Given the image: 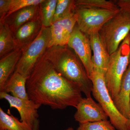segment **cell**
Instances as JSON below:
<instances>
[{"label": "cell", "mask_w": 130, "mask_h": 130, "mask_svg": "<svg viewBox=\"0 0 130 130\" xmlns=\"http://www.w3.org/2000/svg\"><path fill=\"white\" fill-rule=\"evenodd\" d=\"M26 88L30 100L53 109L76 108L83 98L80 88L64 77L46 57L35 65L27 78Z\"/></svg>", "instance_id": "cell-1"}, {"label": "cell", "mask_w": 130, "mask_h": 130, "mask_svg": "<svg viewBox=\"0 0 130 130\" xmlns=\"http://www.w3.org/2000/svg\"><path fill=\"white\" fill-rule=\"evenodd\" d=\"M75 6L77 25L88 37L99 33L120 10L115 1L106 0H77L75 1Z\"/></svg>", "instance_id": "cell-2"}, {"label": "cell", "mask_w": 130, "mask_h": 130, "mask_svg": "<svg viewBox=\"0 0 130 130\" xmlns=\"http://www.w3.org/2000/svg\"><path fill=\"white\" fill-rule=\"evenodd\" d=\"M51 48L45 57L64 77L77 85L86 97H91L93 83L76 54L67 45Z\"/></svg>", "instance_id": "cell-3"}, {"label": "cell", "mask_w": 130, "mask_h": 130, "mask_svg": "<svg viewBox=\"0 0 130 130\" xmlns=\"http://www.w3.org/2000/svg\"><path fill=\"white\" fill-rule=\"evenodd\" d=\"M120 10L103 25L100 39L110 55L116 51L130 32V0L114 1Z\"/></svg>", "instance_id": "cell-4"}, {"label": "cell", "mask_w": 130, "mask_h": 130, "mask_svg": "<svg viewBox=\"0 0 130 130\" xmlns=\"http://www.w3.org/2000/svg\"><path fill=\"white\" fill-rule=\"evenodd\" d=\"M130 32L118 48L110 55L109 63L104 75L105 83L113 100L118 94L121 79L129 64Z\"/></svg>", "instance_id": "cell-5"}, {"label": "cell", "mask_w": 130, "mask_h": 130, "mask_svg": "<svg viewBox=\"0 0 130 130\" xmlns=\"http://www.w3.org/2000/svg\"><path fill=\"white\" fill-rule=\"evenodd\" d=\"M89 78L93 85L92 95L107 115L112 124L117 130H128L126 124L128 119L115 106L105 83L104 74L94 71Z\"/></svg>", "instance_id": "cell-6"}, {"label": "cell", "mask_w": 130, "mask_h": 130, "mask_svg": "<svg viewBox=\"0 0 130 130\" xmlns=\"http://www.w3.org/2000/svg\"><path fill=\"white\" fill-rule=\"evenodd\" d=\"M50 39V27L43 26L34 41L22 52L14 72L28 78L41 56L48 48Z\"/></svg>", "instance_id": "cell-7"}, {"label": "cell", "mask_w": 130, "mask_h": 130, "mask_svg": "<svg viewBox=\"0 0 130 130\" xmlns=\"http://www.w3.org/2000/svg\"><path fill=\"white\" fill-rule=\"evenodd\" d=\"M67 46L74 50L85 68L89 77L94 72L92 50L89 38L79 29L77 24L73 29Z\"/></svg>", "instance_id": "cell-8"}, {"label": "cell", "mask_w": 130, "mask_h": 130, "mask_svg": "<svg viewBox=\"0 0 130 130\" xmlns=\"http://www.w3.org/2000/svg\"><path fill=\"white\" fill-rule=\"evenodd\" d=\"M74 119L79 124L107 120L108 116L91 97L83 98L77 106Z\"/></svg>", "instance_id": "cell-9"}, {"label": "cell", "mask_w": 130, "mask_h": 130, "mask_svg": "<svg viewBox=\"0 0 130 130\" xmlns=\"http://www.w3.org/2000/svg\"><path fill=\"white\" fill-rule=\"evenodd\" d=\"M0 98L7 101L10 108H15L18 110L21 121L33 126L35 121L38 120V109L41 105L30 99L24 100L18 98L3 91H0Z\"/></svg>", "instance_id": "cell-10"}, {"label": "cell", "mask_w": 130, "mask_h": 130, "mask_svg": "<svg viewBox=\"0 0 130 130\" xmlns=\"http://www.w3.org/2000/svg\"><path fill=\"white\" fill-rule=\"evenodd\" d=\"M75 12L53 23L50 26L51 39L48 48L67 45L73 29L77 24Z\"/></svg>", "instance_id": "cell-11"}, {"label": "cell", "mask_w": 130, "mask_h": 130, "mask_svg": "<svg viewBox=\"0 0 130 130\" xmlns=\"http://www.w3.org/2000/svg\"><path fill=\"white\" fill-rule=\"evenodd\" d=\"M93 52L92 61L94 71H98L105 75L109 63L110 55L100 39L99 33H94L89 37Z\"/></svg>", "instance_id": "cell-12"}, {"label": "cell", "mask_w": 130, "mask_h": 130, "mask_svg": "<svg viewBox=\"0 0 130 130\" xmlns=\"http://www.w3.org/2000/svg\"><path fill=\"white\" fill-rule=\"evenodd\" d=\"M113 101L119 112L128 119L130 115V63L121 79L118 94Z\"/></svg>", "instance_id": "cell-13"}, {"label": "cell", "mask_w": 130, "mask_h": 130, "mask_svg": "<svg viewBox=\"0 0 130 130\" xmlns=\"http://www.w3.org/2000/svg\"><path fill=\"white\" fill-rule=\"evenodd\" d=\"M22 51L18 49L11 52L0 60V91H1L5 84L15 71L16 66L21 58Z\"/></svg>", "instance_id": "cell-14"}, {"label": "cell", "mask_w": 130, "mask_h": 130, "mask_svg": "<svg viewBox=\"0 0 130 130\" xmlns=\"http://www.w3.org/2000/svg\"><path fill=\"white\" fill-rule=\"evenodd\" d=\"M27 78L19 73L14 72L8 80L1 91L11 93L14 97L29 100L26 88Z\"/></svg>", "instance_id": "cell-15"}, {"label": "cell", "mask_w": 130, "mask_h": 130, "mask_svg": "<svg viewBox=\"0 0 130 130\" xmlns=\"http://www.w3.org/2000/svg\"><path fill=\"white\" fill-rule=\"evenodd\" d=\"M32 127L19 120L12 115L9 109L7 113L0 108V130H32Z\"/></svg>", "instance_id": "cell-16"}, {"label": "cell", "mask_w": 130, "mask_h": 130, "mask_svg": "<svg viewBox=\"0 0 130 130\" xmlns=\"http://www.w3.org/2000/svg\"><path fill=\"white\" fill-rule=\"evenodd\" d=\"M15 47L11 30L7 25L1 23L0 26V56L5 55Z\"/></svg>", "instance_id": "cell-17"}, {"label": "cell", "mask_w": 130, "mask_h": 130, "mask_svg": "<svg viewBox=\"0 0 130 130\" xmlns=\"http://www.w3.org/2000/svg\"><path fill=\"white\" fill-rule=\"evenodd\" d=\"M75 1L57 0L53 23L75 12Z\"/></svg>", "instance_id": "cell-18"}, {"label": "cell", "mask_w": 130, "mask_h": 130, "mask_svg": "<svg viewBox=\"0 0 130 130\" xmlns=\"http://www.w3.org/2000/svg\"><path fill=\"white\" fill-rule=\"evenodd\" d=\"M57 0L44 1L41 7L42 23L43 26L50 27L53 23L57 5Z\"/></svg>", "instance_id": "cell-19"}, {"label": "cell", "mask_w": 130, "mask_h": 130, "mask_svg": "<svg viewBox=\"0 0 130 130\" xmlns=\"http://www.w3.org/2000/svg\"><path fill=\"white\" fill-rule=\"evenodd\" d=\"M36 6L27 7L19 10L14 20V25L20 27L32 18L35 14Z\"/></svg>", "instance_id": "cell-20"}, {"label": "cell", "mask_w": 130, "mask_h": 130, "mask_svg": "<svg viewBox=\"0 0 130 130\" xmlns=\"http://www.w3.org/2000/svg\"><path fill=\"white\" fill-rule=\"evenodd\" d=\"M77 130H116L111 121L107 120L79 124Z\"/></svg>", "instance_id": "cell-21"}, {"label": "cell", "mask_w": 130, "mask_h": 130, "mask_svg": "<svg viewBox=\"0 0 130 130\" xmlns=\"http://www.w3.org/2000/svg\"><path fill=\"white\" fill-rule=\"evenodd\" d=\"M44 0H10L9 9L6 17L16 11L30 6L40 5Z\"/></svg>", "instance_id": "cell-22"}, {"label": "cell", "mask_w": 130, "mask_h": 130, "mask_svg": "<svg viewBox=\"0 0 130 130\" xmlns=\"http://www.w3.org/2000/svg\"><path fill=\"white\" fill-rule=\"evenodd\" d=\"M36 23L35 21H30L19 27L16 33V37L19 41H24L29 38L36 29Z\"/></svg>", "instance_id": "cell-23"}, {"label": "cell", "mask_w": 130, "mask_h": 130, "mask_svg": "<svg viewBox=\"0 0 130 130\" xmlns=\"http://www.w3.org/2000/svg\"><path fill=\"white\" fill-rule=\"evenodd\" d=\"M10 0H0V16L1 19L7 14L9 9Z\"/></svg>", "instance_id": "cell-24"}, {"label": "cell", "mask_w": 130, "mask_h": 130, "mask_svg": "<svg viewBox=\"0 0 130 130\" xmlns=\"http://www.w3.org/2000/svg\"><path fill=\"white\" fill-rule=\"evenodd\" d=\"M39 125H40V122H39V120H36L32 127V130H39Z\"/></svg>", "instance_id": "cell-25"}, {"label": "cell", "mask_w": 130, "mask_h": 130, "mask_svg": "<svg viewBox=\"0 0 130 130\" xmlns=\"http://www.w3.org/2000/svg\"><path fill=\"white\" fill-rule=\"evenodd\" d=\"M126 124H127V128H128V130H130V115L128 119V120H127Z\"/></svg>", "instance_id": "cell-26"}, {"label": "cell", "mask_w": 130, "mask_h": 130, "mask_svg": "<svg viewBox=\"0 0 130 130\" xmlns=\"http://www.w3.org/2000/svg\"><path fill=\"white\" fill-rule=\"evenodd\" d=\"M64 130H74V129H73L72 128V127H69V128H67V129H65Z\"/></svg>", "instance_id": "cell-27"}, {"label": "cell", "mask_w": 130, "mask_h": 130, "mask_svg": "<svg viewBox=\"0 0 130 130\" xmlns=\"http://www.w3.org/2000/svg\"><path fill=\"white\" fill-rule=\"evenodd\" d=\"M130 63V62H129V63Z\"/></svg>", "instance_id": "cell-28"}]
</instances>
